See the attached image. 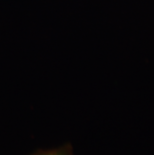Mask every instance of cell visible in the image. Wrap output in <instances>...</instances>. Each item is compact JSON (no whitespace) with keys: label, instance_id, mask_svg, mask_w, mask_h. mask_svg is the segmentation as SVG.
<instances>
[{"label":"cell","instance_id":"obj_1","mask_svg":"<svg viewBox=\"0 0 154 155\" xmlns=\"http://www.w3.org/2000/svg\"><path fill=\"white\" fill-rule=\"evenodd\" d=\"M33 155H73V153L71 152V150L69 148L61 147V148H57V149L41 151V152L35 153Z\"/></svg>","mask_w":154,"mask_h":155}]
</instances>
